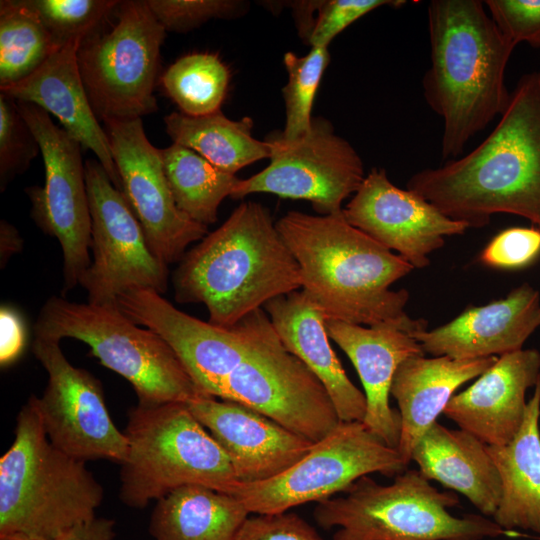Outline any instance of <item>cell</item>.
<instances>
[{
  "mask_svg": "<svg viewBox=\"0 0 540 540\" xmlns=\"http://www.w3.org/2000/svg\"><path fill=\"white\" fill-rule=\"evenodd\" d=\"M345 495L317 503L314 518L333 540H483L520 536L484 515L449 512L459 505L453 492L433 487L419 470L406 469L382 485L363 476Z\"/></svg>",
  "mask_w": 540,
  "mask_h": 540,
  "instance_id": "obj_6",
  "label": "cell"
},
{
  "mask_svg": "<svg viewBox=\"0 0 540 540\" xmlns=\"http://www.w3.org/2000/svg\"><path fill=\"white\" fill-rule=\"evenodd\" d=\"M26 342L23 319L19 312L9 306L0 310V363L7 366L19 358Z\"/></svg>",
  "mask_w": 540,
  "mask_h": 540,
  "instance_id": "obj_41",
  "label": "cell"
},
{
  "mask_svg": "<svg viewBox=\"0 0 540 540\" xmlns=\"http://www.w3.org/2000/svg\"><path fill=\"white\" fill-rule=\"evenodd\" d=\"M485 6L501 32L515 45L540 48V0H487Z\"/></svg>",
  "mask_w": 540,
  "mask_h": 540,
  "instance_id": "obj_39",
  "label": "cell"
},
{
  "mask_svg": "<svg viewBox=\"0 0 540 540\" xmlns=\"http://www.w3.org/2000/svg\"><path fill=\"white\" fill-rule=\"evenodd\" d=\"M117 23L81 42L77 62L98 120L139 119L157 111L154 95L166 30L147 0L120 1Z\"/></svg>",
  "mask_w": 540,
  "mask_h": 540,
  "instance_id": "obj_9",
  "label": "cell"
},
{
  "mask_svg": "<svg viewBox=\"0 0 540 540\" xmlns=\"http://www.w3.org/2000/svg\"><path fill=\"white\" fill-rule=\"evenodd\" d=\"M58 48L22 0L0 1V89L32 75Z\"/></svg>",
  "mask_w": 540,
  "mask_h": 540,
  "instance_id": "obj_31",
  "label": "cell"
},
{
  "mask_svg": "<svg viewBox=\"0 0 540 540\" xmlns=\"http://www.w3.org/2000/svg\"><path fill=\"white\" fill-rule=\"evenodd\" d=\"M116 165L121 192L138 219L149 248L169 265L180 261L192 243L208 234L176 205L160 149L147 138L142 119L103 122Z\"/></svg>",
  "mask_w": 540,
  "mask_h": 540,
  "instance_id": "obj_17",
  "label": "cell"
},
{
  "mask_svg": "<svg viewBox=\"0 0 540 540\" xmlns=\"http://www.w3.org/2000/svg\"><path fill=\"white\" fill-rule=\"evenodd\" d=\"M403 0H315L309 1L315 17L302 28L299 35L311 47H326L349 25L382 6L399 7Z\"/></svg>",
  "mask_w": 540,
  "mask_h": 540,
  "instance_id": "obj_36",
  "label": "cell"
},
{
  "mask_svg": "<svg viewBox=\"0 0 540 540\" xmlns=\"http://www.w3.org/2000/svg\"><path fill=\"white\" fill-rule=\"evenodd\" d=\"M186 404L225 452L240 483L281 474L314 444L236 401L198 396Z\"/></svg>",
  "mask_w": 540,
  "mask_h": 540,
  "instance_id": "obj_19",
  "label": "cell"
},
{
  "mask_svg": "<svg viewBox=\"0 0 540 540\" xmlns=\"http://www.w3.org/2000/svg\"><path fill=\"white\" fill-rule=\"evenodd\" d=\"M217 398L249 406L313 443L341 422L325 386L284 347L271 321L245 360L224 380Z\"/></svg>",
  "mask_w": 540,
  "mask_h": 540,
  "instance_id": "obj_11",
  "label": "cell"
},
{
  "mask_svg": "<svg viewBox=\"0 0 540 540\" xmlns=\"http://www.w3.org/2000/svg\"><path fill=\"white\" fill-rule=\"evenodd\" d=\"M269 141V165L239 179L232 198L270 193L310 201L318 215H329L343 211V201L356 193L366 176L359 154L323 118H313L299 138L286 140L278 134Z\"/></svg>",
  "mask_w": 540,
  "mask_h": 540,
  "instance_id": "obj_14",
  "label": "cell"
},
{
  "mask_svg": "<svg viewBox=\"0 0 540 540\" xmlns=\"http://www.w3.org/2000/svg\"><path fill=\"white\" fill-rule=\"evenodd\" d=\"M91 215L93 261L80 285L88 302L117 305V298L132 289L163 294L168 286V265L156 257L128 202L98 160L85 162Z\"/></svg>",
  "mask_w": 540,
  "mask_h": 540,
  "instance_id": "obj_13",
  "label": "cell"
},
{
  "mask_svg": "<svg viewBox=\"0 0 540 540\" xmlns=\"http://www.w3.org/2000/svg\"><path fill=\"white\" fill-rule=\"evenodd\" d=\"M32 350L48 374L37 403L49 441L83 462L103 459L121 464L128 440L111 419L101 382L73 366L58 341L35 337Z\"/></svg>",
  "mask_w": 540,
  "mask_h": 540,
  "instance_id": "obj_16",
  "label": "cell"
},
{
  "mask_svg": "<svg viewBox=\"0 0 540 540\" xmlns=\"http://www.w3.org/2000/svg\"><path fill=\"white\" fill-rule=\"evenodd\" d=\"M412 460L428 480L463 494L484 516L493 517L501 479L487 445L478 438L436 421L416 444Z\"/></svg>",
  "mask_w": 540,
  "mask_h": 540,
  "instance_id": "obj_26",
  "label": "cell"
},
{
  "mask_svg": "<svg viewBox=\"0 0 540 540\" xmlns=\"http://www.w3.org/2000/svg\"><path fill=\"white\" fill-rule=\"evenodd\" d=\"M173 284L178 302L204 304L210 323L228 327L297 291L301 278L268 209L246 201L185 253Z\"/></svg>",
  "mask_w": 540,
  "mask_h": 540,
  "instance_id": "obj_4",
  "label": "cell"
},
{
  "mask_svg": "<svg viewBox=\"0 0 540 540\" xmlns=\"http://www.w3.org/2000/svg\"><path fill=\"white\" fill-rule=\"evenodd\" d=\"M329 61L326 47H311L304 56L292 52L284 54L288 72V82L282 90L286 115L285 128L281 133L284 139L294 140L310 129L313 102Z\"/></svg>",
  "mask_w": 540,
  "mask_h": 540,
  "instance_id": "obj_33",
  "label": "cell"
},
{
  "mask_svg": "<svg viewBox=\"0 0 540 540\" xmlns=\"http://www.w3.org/2000/svg\"><path fill=\"white\" fill-rule=\"evenodd\" d=\"M115 521L94 517L62 533L55 540H114Z\"/></svg>",
  "mask_w": 540,
  "mask_h": 540,
  "instance_id": "obj_42",
  "label": "cell"
},
{
  "mask_svg": "<svg viewBox=\"0 0 540 540\" xmlns=\"http://www.w3.org/2000/svg\"><path fill=\"white\" fill-rule=\"evenodd\" d=\"M406 186L468 228L486 226L497 213L540 227V72L519 79L481 144L438 168L414 173Z\"/></svg>",
  "mask_w": 540,
  "mask_h": 540,
  "instance_id": "obj_1",
  "label": "cell"
},
{
  "mask_svg": "<svg viewBox=\"0 0 540 540\" xmlns=\"http://www.w3.org/2000/svg\"><path fill=\"white\" fill-rule=\"evenodd\" d=\"M35 337L84 342L106 368L133 387L138 404L188 403L203 396L169 345L154 331L140 328L117 305L76 303L49 298L34 326Z\"/></svg>",
  "mask_w": 540,
  "mask_h": 540,
  "instance_id": "obj_8",
  "label": "cell"
},
{
  "mask_svg": "<svg viewBox=\"0 0 540 540\" xmlns=\"http://www.w3.org/2000/svg\"><path fill=\"white\" fill-rule=\"evenodd\" d=\"M539 326L540 294L524 283L506 298L470 306L447 324L410 335L433 356L476 359L522 349Z\"/></svg>",
  "mask_w": 540,
  "mask_h": 540,
  "instance_id": "obj_21",
  "label": "cell"
},
{
  "mask_svg": "<svg viewBox=\"0 0 540 540\" xmlns=\"http://www.w3.org/2000/svg\"><path fill=\"white\" fill-rule=\"evenodd\" d=\"M81 40L58 48L26 79L0 89L17 102L32 103L55 116L82 148L94 153L113 185L121 183L108 135L94 114L80 75L77 51Z\"/></svg>",
  "mask_w": 540,
  "mask_h": 540,
  "instance_id": "obj_23",
  "label": "cell"
},
{
  "mask_svg": "<svg viewBox=\"0 0 540 540\" xmlns=\"http://www.w3.org/2000/svg\"><path fill=\"white\" fill-rule=\"evenodd\" d=\"M160 81L181 113L198 117L220 110L227 94L230 71L217 54L197 52L176 60Z\"/></svg>",
  "mask_w": 540,
  "mask_h": 540,
  "instance_id": "obj_32",
  "label": "cell"
},
{
  "mask_svg": "<svg viewBox=\"0 0 540 540\" xmlns=\"http://www.w3.org/2000/svg\"><path fill=\"white\" fill-rule=\"evenodd\" d=\"M154 16L166 31L187 32L211 19H225L244 12L235 0H147Z\"/></svg>",
  "mask_w": 540,
  "mask_h": 540,
  "instance_id": "obj_37",
  "label": "cell"
},
{
  "mask_svg": "<svg viewBox=\"0 0 540 540\" xmlns=\"http://www.w3.org/2000/svg\"><path fill=\"white\" fill-rule=\"evenodd\" d=\"M249 514L233 494L186 485L156 501L149 532L154 540H235Z\"/></svg>",
  "mask_w": 540,
  "mask_h": 540,
  "instance_id": "obj_28",
  "label": "cell"
},
{
  "mask_svg": "<svg viewBox=\"0 0 540 540\" xmlns=\"http://www.w3.org/2000/svg\"><path fill=\"white\" fill-rule=\"evenodd\" d=\"M284 347L298 357L327 389L343 422H363L367 404L348 378L331 347L324 316L302 291H293L263 306Z\"/></svg>",
  "mask_w": 540,
  "mask_h": 540,
  "instance_id": "obj_24",
  "label": "cell"
},
{
  "mask_svg": "<svg viewBox=\"0 0 540 540\" xmlns=\"http://www.w3.org/2000/svg\"><path fill=\"white\" fill-rule=\"evenodd\" d=\"M133 322L158 334L173 350L203 396L217 398L224 380L245 360L270 319L258 309L233 326L199 320L162 294L132 289L117 298Z\"/></svg>",
  "mask_w": 540,
  "mask_h": 540,
  "instance_id": "obj_15",
  "label": "cell"
},
{
  "mask_svg": "<svg viewBox=\"0 0 540 540\" xmlns=\"http://www.w3.org/2000/svg\"><path fill=\"white\" fill-rule=\"evenodd\" d=\"M17 105L39 144L45 169L44 186L26 188L31 216L58 240L63 253V290L69 291L80 285L91 264V215L82 146L42 108L27 102Z\"/></svg>",
  "mask_w": 540,
  "mask_h": 540,
  "instance_id": "obj_12",
  "label": "cell"
},
{
  "mask_svg": "<svg viewBox=\"0 0 540 540\" xmlns=\"http://www.w3.org/2000/svg\"><path fill=\"white\" fill-rule=\"evenodd\" d=\"M328 336L348 356L364 388L367 429L397 449L401 419L390 407L389 395L398 366L412 356H424L420 343L399 325L390 322L364 327L338 320H325Z\"/></svg>",
  "mask_w": 540,
  "mask_h": 540,
  "instance_id": "obj_22",
  "label": "cell"
},
{
  "mask_svg": "<svg viewBox=\"0 0 540 540\" xmlns=\"http://www.w3.org/2000/svg\"><path fill=\"white\" fill-rule=\"evenodd\" d=\"M346 220L414 268L430 264L428 255L444 237L463 234L468 226L445 216L409 189L395 186L384 169L373 168L343 208Z\"/></svg>",
  "mask_w": 540,
  "mask_h": 540,
  "instance_id": "obj_18",
  "label": "cell"
},
{
  "mask_svg": "<svg viewBox=\"0 0 540 540\" xmlns=\"http://www.w3.org/2000/svg\"><path fill=\"white\" fill-rule=\"evenodd\" d=\"M498 357L454 359L448 356H412L397 368L390 395L396 400L401 433L397 447L408 465L424 433L436 422L455 391L483 374Z\"/></svg>",
  "mask_w": 540,
  "mask_h": 540,
  "instance_id": "obj_25",
  "label": "cell"
},
{
  "mask_svg": "<svg viewBox=\"0 0 540 540\" xmlns=\"http://www.w3.org/2000/svg\"><path fill=\"white\" fill-rule=\"evenodd\" d=\"M398 450L363 422L341 421L293 466L268 480L239 483L233 493L249 513L274 514L345 492L363 476H396L407 469Z\"/></svg>",
  "mask_w": 540,
  "mask_h": 540,
  "instance_id": "obj_10",
  "label": "cell"
},
{
  "mask_svg": "<svg viewBox=\"0 0 540 540\" xmlns=\"http://www.w3.org/2000/svg\"><path fill=\"white\" fill-rule=\"evenodd\" d=\"M164 124L173 143L195 151L230 174L270 158V141L253 137V121L248 117L234 121L221 110L198 117L172 112L164 117Z\"/></svg>",
  "mask_w": 540,
  "mask_h": 540,
  "instance_id": "obj_29",
  "label": "cell"
},
{
  "mask_svg": "<svg viewBox=\"0 0 540 540\" xmlns=\"http://www.w3.org/2000/svg\"><path fill=\"white\" fill-rule=\"evenodd\" d=\"M160 155L177 207L200 224L215 223L221 202L231 197L239 179L176 143L160 149Z\"/></svg>",
  "mask_w": 540,
  "mask_h": 540,
  "instance_id": "obj_30",
  "label": "cell"
},
{
  "mask_svg": "<svg viewBox=\"0 0 540 540\" xmlns=\"http://www.w3.org/2000/svg\"><path fill=\"white\" fill-rule=\"evenodd\" d=\"M102 485L86 462L56 448L42 425L37 397L20 409L15 437L0 459V535L55 540L95 516Z\"/></svg>",
  "mask_w": 540,
  "mask_h": 540,
  "instance_id": "obj_5",
  "label": "cell"
},
{
  "mask_svg": "<svg viewBox=\"0 0 540 540\" xmlns=\"http://www.w3.org/2000/svg\"><path fill=\"white\" fill-rule=\"evenodd\" d=\"M235 540H324L293 512L255 514L244 521Z\"/></svg>",
  "mask_w": 540,
  "mask_h": 540,
  "instance_id": "obj_40",
  "label": "cell"
},
{
  "mask_svg": "<svg viewBox=\"0 0 540 540\" xmlns=\"http://www.w3.org/2000/svg\"><path fill=\"white\" fill-rule=\"evenodd\" d=\"M430 67L422 80L430 108L443 119L442 158H457L466 143L500 116L511 92L505 70L515 44L480 0L428 4Z\"/></svg>",
  "mask_w": 540,
  "mask_h": 540,
  "instance_id": "obj_3",
  "label": "cell"
},
{
  "mask_svg": "<svg viewBox=\"0 0 540 540\" xmlns=\"http://www.w3.org/2000/svg\"><path fill=\"white\" fill-rule=\"evenodd\" d=\"M527 402L524 421L503 446H488L502 486L493 520L503 529L540 534V376Z\"/></svg>",
  "mask_w": 540,
  "mask_h": 540,
  "instance_id": "obj_27",
  "label": "cell"
},
{
  "mask_svg": "<svg viewBox=\"0 0 540 540\" xmlns=\"http://www.w3.org/2000/svg\"><path fill=\"white\" fill-rule=\"evenodd\" d=\"M1 266L22 247V239L17 229L6 220L0 222Z\"/></svg>",
  "mask_w": 540,
  "mask_h": 540,
  "instance_id": "obj_43",
  "label": "cell"
},
{
  "mask_svg": "<svg viewBox=\"0 0 540 540\" xmlns=\"http://www.w3.org/2000/svg\"><path fill=\"white\" fill-rule=\"evenodd\" d=\"M276 228L298 263L301 291L325 320L367 326L390 322L409 334L427 330L425 319H412L404 311L408 291L390 290L414 267L352 226L343 211H289Z\"/></svg>",
  "mask_w": 540,
  "mask_h": 540,
  "instance_id": "obj_2",
  "label": "cell"
},
{
  "mask_svg": "<svg viewBox=\"0 0 540 540\" xmlns=\"http://www.w3.org/2000/svg\"><path fill=\"white\" fill-rule=\"evenodd\" d=\"M128 453L120 464V499L144 508L186 485L233 494L237 479L218 443L186 403L144 406L128 413Z\"/></svg>",
  "mask_w": 540,
  "mask_h": 540,
  "instance_id": "obj_7",
  "label": "cell"
},
{
  "mask_svg": "<svg viewBox=\"0 0 540 540\" xmlns=\"http://www.w3.org/2000/svg\"><path fill=\"white\" fill-rule=\"evenodd\" d=\"M539 376L538 350L503 354L471 386L454 394L443 414L488 446L506 445L522 426L526 392Z\"/></svg>",
  "mask_w": 540,
  "mask_h": 540,
  "instance_id": "obj_20",
  "label": "cell"
},
{
  "mask_svg": "<svg viewBox=\"0 0 540 540\" xmlns=\"http://www.w3.org/2000/svg\"><path fill=\"white\" fill-rule=\"evenodd\" d=\"M0 540H41L23 534H3L0 535Z\"/></svg>",
  "mask_w": 540,
  "mask_h": 540,
  "instance_id": "obj_44",
  "label": "cell"
},
{
  "mask_svg": "<svg viewBox=\"0 0 540 540\" xmlns=\"http://www.w3.org/2000/svg\"><path fill=\"white\" fill-rule=\"evenodd\" d=\"M39 152V144L17 102L0 92V190L25 172Z\"/></svg>",
  "mask_w": 540,
  "mask_h": 540,
  "instance_id": "obj_35",
  "label": "cell"
},
{
  "mask_svg": "<svg viewBox=\"0 0 540 540\" xmlns=\"http://www.w3.org/2000/svg\"><path fill=\"white\" fill-rule=\"evenodd\" d=\"M540 255V229L511 227L497 234L483 249L480 261L490 267L519 269Z\"/></svg>",
  "mask_w": 540,
  "mask_h": 540,
  "instance_id": "obj_38",
  "label": "cell"
},
{
  "mask_svg": "<svg viewBox=\"0 0 540 540\" xmlns=\"http://www.w3.org/2000/svg\"><path fill=\"white\" fill-rule=\"evenodd\" d=\"M33 11L58 46L84 41L101 31L117 0H22Z\"/></svg>",
  "mask_w": 540,
  "mask_h": 540,
  "instance_id": "obj_34",
  "label": "cell"
}]
</instances>
